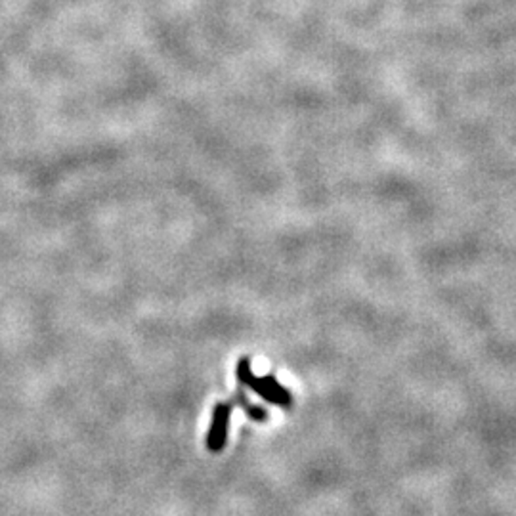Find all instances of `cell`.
I'll return each instance as SVG.
<instances>
[{
    "label": "cell",
    "mask_w": 516,
    "mask_h": 516,
    "mask_svg": "<svg viewBox=\"0 0 516 516\" xmlns=\"http://www.w3.org/2000/svg\"><path fill=\"white\" fill-rule=\"evenodd\" d=\"M234 406H240L243 412L249 415V419H252V421H258V423H264V421H268V412H266L264 407H258V406H252L251 402H249V398H247L245 394L241 392V390H237L234 396Z\"/></svg>",
    "instance_id": "3957f363"
},
{
    "label": "cell",
    "mask_w": 516,
    "mask_h": 516,
    "mask_svg": "<svg viewBox=\"0 0 516 516\" xmlns=\"http://www.w3.org/2000/svg\"><path fill=\"white\" fill-rule=\"evenodd\" d=\"M235 375H237L240 385L251 388L252 392H257L260 398H264L266 402H270L274 406L285 407V409H289V407L293 406V394L283 387L276 377L274 375L257 377L252 373V363L249 356H243L240 362H237Z\"/></svg>",
    "instance_id": "6da1fadb"
},
{
    "label": "cell",
    "mask_w": 516,
    "mask_h": 516,
    "mask_svg": "<svg viewBox=\"0 0 516 516\" xmlns=\"http://www.w3.org/2000/svg\"><path fill=\"white\" fill-rule=\"evenodd\" d=\"M232 409H234V402H218L213 409V421H210L209 434H207V448L213 453H220L222 449L226 448Z\"/></svg>",
    "instance_id": "7a4b0ae2"
}]
</instances>
